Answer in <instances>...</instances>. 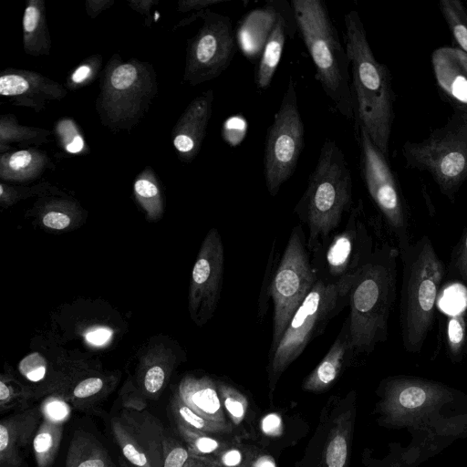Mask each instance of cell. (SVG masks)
<instances>
[{
	"mask_svg": "<svg viewBox=\"0 0 467 467\" xmlns=\"http://www.w3.org/2000/svg\"><path fill=\"white\" fill-rule=\"evenodd\" d=\"M344 25L355 123L367 130L373 143L389 158L396 99L389 69L374 56L358 11L348 12Z\"/></svg>",
	"mask_w": 467,
	"mask_h": 467,
	"instance_id": "cell-1",
	"label": "cell"
},
{
	"mask_svg": "<svg viewBox=\"0 0 467 467\" xmlns=\"http://www.w3.org/2000/svg\"><path fill=\"white\" fill-rule=\"evenodd\" d=\"M398 247L377 246L356 275L349 293V330L355 354L370 353L388 337L389 318L396 300Z\"/></svg>",
	"mask_w": 467,
	"mask_h": 467,
	"instance_id": "cell-2",
	"label": "cell"
},
{
	"mask_svg": "<svg viewBox=\"0 0 467 467\" xmlns=\"http://www.w3.org/2000/svg\"><path fill=\"white\" fill-rule=\"evenodd\" d=\"M399 253L402 264L400 302L401 340L407 352L419 353L433 326L446 270L431 240L426 235Z\"/></svg>",
	"mask_w": 467,
	"mask_h": 467,
	"instance_id": "cell-3",
	"label": "cell"
},
{
	"mask_svg": "<svg viewBox=\"0 0 467 467\" xmlns=\"http://www.w3.org/2000/svg\"><path fill=\"white\" fill-rule=\"evenodd\" d=\"M353 182L350 168L336 140L327 139L321 146L317 164L296 213L308 227L309 252L326 241L351 210Z\"/></svg>",
	"mask_w": 467,
	"mask_h": 467,
	"instance_id": "cell-4",
	"label": "cell"
},
{
	"mask_svg": "<svg viewBox=\"0 0 467 467\" xmlns=\"http://www.w3.org/2000/svg\"><path fill=\"white\" fill-rule=\"evenodd\" d=\"M296 24L314 63L315 78L347 119H354L350 62L326 4L321 0L291 1Z\"/></svg>",
	"mask_w": 467,
	"mask_h": 467,
	"instance_id": "cell-5",
	"label": "cell"
},
{
	"mask_svg": "<svg viewBox=\"0 0 467 467\" xmlns=\"http://www.w3.org/2000/svg\"><path fill=\"white\" fill-rule=\"evenodd\" d=\"M406 167L428 172L451 202L467 182V115L452 112L446 124L421 141L404 142Z\"/></svg>",
	"mask_w": 467,
	"mask_h": 467,
	"instance_id": "cell-6",
	"label": "cell"
},
{
	"mask_svg": "<svg viewBox=\"0 0 467 467\" xmlns=\"http://www.w3.org/2000/svg\"><path fill=\"white\" fill-rule=\"evenodd\" d=\"M353 281L329 283L317 279L294 313L277 348L270 355L273 377L281 375L347 306Z\"/></svg>",
	"mask_w": 467,
	"mask_h": 467,
	"instance_id": "cell-7",
	"label": "cell"
},
{
	"mask_svg": "<svg viewBox=\"0 0 467 467\" xmlns=\"http://www.w3.org/2000/svg\"><path fill=\"white\" fill-rule=\"evenodd\" d=\"M359 169L367 191L398 243L399 252L411 244L410 209L397 174L367 130L355 123Z\"/></svg>",
	"mask_w": 467,
	"mask_h": 467,
	"instance_id": "cell-8",
	"label": "cell"
},
{
	"mask_svg": "<svg viewBox=\"0 0 467 467\" xmlns=\"http://www.w3.org/2000/svg\"><path fill=\"white\" fill-rule=\"evenodd\" d=\"M317 281L304 232L301 226H296L270 285L274 304L270 355L277 348L294 313Z\"/></svg>",
	"mask_w": 467,
	"mask_h": 467,
	"instance_id": "cell-9",
	"label": "cell"
},
{
	"mask_svg": "<svg viewBox=\"0 0 467 467\" xmlns=\"http://www.w3.org/2000/svg\"><path fill=\"white\" fill-rule=\"evenodd\" d=\"M304 146L305 126L297 103L296 83L291 76L265 136L264 177L271 196H275L294 174Z\"/></svg>",
	"mask_w": 467,
	"mask_h": 467,
	"instance_id": "cell-10",
	"label": "cell"
},
{
	"mask_svg": "<svg viewBox=\"0 0 467 467\" xmlns=\"http://www.w3.org/2000/svg\"><path fill=\"white\" fill-rule=\"evenodd\" d=\"M375 249L359 199L351 208L345 228L317 246L311 262L317 279L329 283L354 280Z\"/></svg>",
	"mask_w": 467,
	"mask_h": 467,
	"instance_id": "cell-11",
	"label": "cell"
},
{
	"mask_svg": "<svg viewBox=\"0 0 467 467\" xmlns=\"http://www.w3.org/2000/svg\"><path fill=\"white\" fill-rule=\"evenodd\" d=\"M223 263L221 235L213 228L202 242L192 272L189 309L198 326L206 324L215 312L222 290Z\"/></svg>",
	"mask_w": 467,
	"mask_h": 467,
	"instance_id": "cell-12",
	"label": "cell"
},
{
	"mask_svg": "<svg viewBox=\"0 0 467 467\" xmlns=\"http://www.w3.org/2000/svg\"><path fill=\"white\" fill-rule=\"evenodd\" d=\"M112 433L124 457L135 467H163L164 433L146 413L126 410L111 420Z\"/></svg>",
	"mask_w": 467,
	"mask_h": 467,
	"instance_id": "cell-13",
	"label": "cell"
},
{
	"mask_svg": "<svg viewBox=\"0 0 467 467\" xmlns=\"http://www.w3.org/2000/svg\"><path fill=\"white\" fill-rule=\"evenodd\" d=\"M194 47L196 69L202 78H213L230 66L235 54V36L229 16L211 14Z\"/></svg>",
	"mask_w": 467,
	"mask_h": 467,
	"instance_id": "cell-14",
	"label": "cell"
},
{
	"mask_svg": "<svg viewBox=\"0 0 467 467\" xmlns=\"http://www.w3.org/2000/svg\"><path fill=\"white\" fill-rule=\"evenodd\" d=\"M431 66L441 96L453 112L467 115V55L455 47H441L432 52Z\"/></svg>",
	"mask_w": 467,
	"mask_h": 467,
	"instance_id": "cell-15",
	"label": "cell"
},
{
	"mask_svg": "<svg viewBox=\"0 0 467 467\" xmlns=\"http://www.w3.org/2000/svg\"><path fill=\"white\" fill-rule=\"evenodd\" d=\"M354 354L348 317L326 356L304 381L303 389L317 392L329 388Z\"/></svg>",
	"mask_w": 467,
	"mask_h": 467,
	"instance_id": "cell-16",
	"label": "cell"
},
{
	"mask_svg": "<svg viewBox=\"0 0 467 467\" xmlns=\"http://www.w3.org/2000/svg\"><path fill=\"white\" fill-rule=\"evenodd\" d=\"M178 395L201 417L213 422L228 424L217 385L210 378L192 376L184 378L180 383Z\"/></svg>",
	"mask_w": 467,
	"mask_h": 467,
	"instance_id": "cell-17",
	"label": "cell"
},
{
	"mask_svg": "<svg viewBox=\"0 0 467 467\" xmlns=\"http://www.w3.org/2000/svg\"><path fill=\"white\" fill-rule=\"evenodd\" d=\"M36 410L3 420L0 424V467H16L22 462L26 447L36 427Z\"/></svg>",
	"mask_w": 467,
	"mask_h": 467,
	"instance_id": "cell-18",
	"label": "cell"
},
{
	"mask_svg": "<svg viewBox=\"0 0 467 467\" xmlns=\"http://www.w3.org/2000/svg\"><path fill=\"white\" fill-rule=\"evenodd\" d=\"M287 24L280 12L265 43L255 71V84L260 89H266L273 79L281 61L285 41Z\"/></svg>",
	"mask_w": 467,
	"mask_h": 467,
	"instance_id": "cell-19",
	"label": "cell"
},
{
	"mask_svg": "<svg viewBox=\"0 0 467 467\" xmlns=\"http://www.w3.org/2000/svg\"><path fill=\"white\" fill-rule=\"evenodd\" d=\"M66 467H115L106 449L92 435L77 431L71 440Z\"/></svg>",
	"mask_w": 467,
	"mask_h": 467,
	"instance_id": "cell-20",
	"label": "cell"
},
{
	"mask_svg": "<svg viewBox=\"0 0 467 467\" xmlns=\"http://www.w3.org/2000/svg\"><path fill=\"white\" fill-rule=\"evenodd\" d=\"M63 425L44 419L33 440L37 467H50L58 451Z\"/></svg>",
	"mask_w": 467,
	"mask_h": 467,
	"instance_id": "cell-21",
	"label": "cell"
},
{
	"mask_svg": "<svg viewBox=\"0 0 467 467\" xmlns=\"http://www.w3.org/2000/svg\"><path fill=\"white\" fill-rule=\"evenodd\" d=\"M350 420L348 413L341 414L335 421L325 451L327 467H346L348 451Z\"/></svg>",
	"mask_w": 467,
	"mask_h": 467,
	"instance_id": "cell-22",
	"label": "cell"
},
{
	"mask_svg": "<svg viewBox=\"0 0 467 467\" xmlns=\"http://www.w3.org/2000/svg\"><path fill=\"white\" fill-rule=\"evenodd\" d=\"M439 9L451 35L455 47L467 55V9L459 0H441Z\"/></svg>",
	"mask_w": 467,
	"mask_h": 467,
	"instance_id": "cell-23",
	"label": "cell"
},
{
	"mask_svg": "<svg viewBox=\"0 0 467 467\" xmlns=\"http://www.w3.org/2000/svg\"><path fill=\"white\" fill-rule=\"evenodd\" d=\"M444 341L451 359L460 361L467 351V315L465 311L446 316Z\"/></svg>",
	"mask_w": 467,
	"mask_h": 467,
	"instance_id": "cell-24",
	"label": "cell"
},
{
	"mask_svg": "<svg viewBox=\"0 0 467 467\" xmlns=\"http://www.w3.org/2000/svg\"><path fill=\"white\" fill-rule=\"evenodd\" d=\"M171 407L177 424L187 429L206 434L226 433L232 430L230 424L213 422L198 415L181 400L178 393L174 395Z\"/></svg>",
	"mask_w": 467,
	"mask_h": 467,
	"instance_id": "cell-25",
	"label": "cell"
},
{
	"mask_svg": "<svg viewBox=\"0 0 467 467\" xmlns=\"http://www.w3.org/2000/svg\"><path fill=\"white\" fill-rule=\"evenodd\" d=\"M216 385L222 404L232 421L235 425L240 424L247 410L248 402L246 398L238 389L227 383L218 382Z\"/></svg>",
	"mask_w": 467,
	"mask_h": 467,
	"instance_id": "cell-26",
	"label": "cell"
},
{
	"mask_svg": "<svg viewBox=\"0 0 467 467\" xmlns=\"http://www.w3.org/2000/svg\"><path fill=\"white\" fill-rule=\"evenodd\" d=\"M178 431L188 445L189 451L194 454H210L218 451L222 444L206 433L192 431L177 424Z\"/></svg>",
	"mask_w": 467,
	"mask_h": 467,
	"instance_id": "cell-27",
	"label": "cell"
},
{
	"mask_svg": "<svg viewBox=\"0 0 467 467\" xmlns=\"http://www.w3.org/2000/svg\"><path fill=\"white\" fill-rule=\"evenodd\" d=\"M448 273L467 285V225L451 252Z\"/></svg>",
	"mask_w": 467,
	"mask_h": 467,
	"instance_id": "cell-28",
	"label": "cell"
},
{
	"mask_svg": "<svg viewBox=\"0 0 467 467\" xmlns=\"http://www.w3.org/2000/svg\"><path fill=\"white\" fill-rule=\"evenodd\" d=\"M163 467H184L189 460V451L178 441L164 438Z\"/></svg>",
	"mask_w": 467,
	"mask_h": 467,
	"instance_id": "cell-29",
	"label": "cell"
},
{
	"mask_svg": "<svg viewBox=\"0 0 467 467\" xmlns=\"http://www.w3.org/2000/svg\"><path fill=\"white\" fill-rule=\"evenodd\" d=\"M42 411L45 419L56 423H63L70 413L68 405L57 399H51L46 401Z\"/></svg>",
	"mask_w": 467,
	"mask_h": 467,
	"instance_id": "cell-30",
	"label": "cell"
},
{
	"mask_svg": "<svg viewBox=\"0 0 467 467\" xmlns=\"http://www.w3.org/2000/svg\"><path fill=\"white\" fill-rule=\"evenodd\" d=\"M137 78V69L134 66L126 64L115 68L110 81L114 88L123 90L130 87Z\"/></svg>",
	"mask_w": 467,
	"mask_h": 467,
	"instance_id": "cell-31",
	"label": "cell"
},
{
	"mask_svg": "<svg viewBox=\"0 0 467 467\" xmlns=\"http://www.w3.org/2000/svg\"><path fill=\"white\" fill-rule=\"evenodd\" d=\"M166 372L161 366H152L144 374L143 388L149 394L158 393L163 387Z\"/></svg>",
	"mask_w": 467,
	"mask_h": 467,
	"instance_id": "cell-32",
	"label": "cell"
},
{
	"mask_svg": "<svg viewBox=\"0 0 467 467\" xmlns=\"http://www.w3.org/2000/svg\"><path fill=\"white\" fill-rule=\"evenodd\" d=\"M28 87V82L18 75H5L0 78V93L3 96L22 94Z\"/></svg>",
	"mask_w": 467,
	"mask_h": 467,
	"instance_id": "cell-33",
	"label": "cell"
},
{
	"mask_svg": "<svg viewBox=\"0 0 467 467\" xmlns=\"http://www.w3.org/2000/svg\"><path fill=\"white\" fill-rule=\"evenodd\" d=\"M100 378H88L80 381L74 389L73 395L78 399H85L99 393L103 388Z\"/></svg>",
	"mask_w": 467,
	"mask_h": 467,
	"instance_id": "cell-34",
	"label": "cell"
},
{
	"mask_svg": "<svg viewBox=\"0 0 467 467\" xmlns=\"http://www.w3.org/2000/svg\"><path fill=\"white\" fill-rule=\"evenodd\" d=\"M261 428L263 432L268 436H280L282 433V419L276 413L267 414L261 421Z\"/></svg>",
	"mask_w": 467,
	"mask_h": 467,
	"instance_id": "cell-35",
	"label": "cell"
},
{
	"mask_svg": "<svg viewBox=\"0 0 467 467\" xmlns=\"http://www.w3.org/2000/svg\"><path fill=\"white\" fill-rule=\"evenodd\" d=\"M42 222L50 229L63 230L70 224V218L63 213L49 212L44 215Z\"/></svg>",
	"mask_w": 467,
	"mask_h": 467,
	"instance_id": "cell-36",
	"label": "cell"
},
{
	"mask_svg": "<svg viewBox=\"0 0 467 467\" xmlns=\"http://www.w3.org/2000/svg\"><path fill=\"white\" fill-rule=\"evenodd\" d=\"M111 334L112 331L110 329L106 327H99L87 333L86 338L89 343L100 346L110 338Z\"/></svg>",
	"mask_w": 467,
	"mask_h": 467,
	"instance_id": "cell-37",
	"label": "cell"
},
{
	"mask_svg": "<svg viewBox=\"0 0 467 467\" xmlns=\"http://www.w3.org/2000/svg\"><path fill=\"white\" fill-rule=\"evenodd\" d=\"M135 192L143 198H152L158 194V189L155 184L147 180H139L134 185Z\"/></svg>",
	"mask_w": 467,
	"mask_h": 467,
	"instance_id": "cell-38",
	"label": "cell"
},
{
	"mask_svg": "<svg viewBox=\"0 0 467 467\" xmlns=\"http://www.w3.org/2000/svg\"><path fill=\"white\" fill-rule=\"evenodd\" d=\"M31 158L26 150L16 151L10 157L9 166L15 171L22 170L30 163Z\"/></svg>",
	"mask_w": 467,
	"mask_h": 467,
	"instance_id": "cell-39",
	"label": "cell"
},
{
	"mask_svg": "<svg viewBox=\"0 0 467 467\" xmlns=\"http://www.w3.org/2000/svg\"><path fill=\"white\" fill-rule=\"evenodd\" d=\"M21 371L26 375V377L31 381H39L42 379L46 373L45 365L39 363L36 366H32L31 364L21 365Z\"/></svg>",
	"mask_w": 467,
	"mask_h": 467,
	"instance_id": "cell-40",
	"label": "cell"
},
{
	"mask_svg": "<svg viewBox=\"0 0 467 467\" xmlns=\"http://www.w3.org/2000/svg\"><path fill=\"white\" fill-rule=\"evenodd\" d=\"M39 11L35 6H28L24 16V29L26 32H33L38 23Z\"/></svg>",
	"mask_w": 467,
	"mask_h": 467,
	"instance_id": "cell-41",
	"label": "cell"
},
{
	"mask_svg": "<svg viewBox=\"0 0 467 467\" xmlns=\"http://www.w3.org/2000/svg\"><path fill=\"white\" fill-rule=\"evenodd\" d=\"M243 456L239 450L231 449L221 455L220 462L225 467H236L242 462Z\"/></svg>",
	"mask_w": 467,
	"mask_h": 467,
	"instance_id": "cell-42",
	"label": "cell"
},
{
	"mask_svg": "<svg viewBox=\"0 0 467 467\" xmlns=\"http://www.w3.org/2000/svg\"><path fill=\"white\" fill-rule=\"evenodd\" d=\"M175 148L183 153H190L196 148L194 140L185 134H179L173 140Z\"/></svg>",
	"mask_w": 467,
	"mask_h": 467,
	"instance_id": "cell-43",
	"label": "cell"
},
{
	"mask_svg": "<svg viewBox=\"0 0 467 467\" xmlns=\"http://www.w3.org/2000/svg\"><path fill=\"white\" fill-rule=\"evenodd\" d=\"M12 398L10 388L5 383L4 380L0 382V402L4 407L5 403L9 402Z\"/></svg>",
	"mask_w": 467,
	"mask_h": 467,
	"instance_id": "cell-44",
	"label": "cell"
},
{
	"mask_svg": "<svg viewBox=\"0 0 467 467\" xmlns=\"http://www.w3.org/2000/svg\"><path fill=\"white\" fill-rule=\"evenodd\" d=\"M90 73V68L88 66L79 67L72 75V80L76 83L83 81Z\"/></svg>",
	"mask_w": 467,
	"mask_h": 467,
	"instance_id": "cell-45",
	"label": "cell"
},
{
	"mask_svg": "<svg viewBox=\"0 0 467 467\" xmlns=\"http://www.w3.org/2000/svg\"><path fill=\"white\" fill-rule=\"evenodd\" d=\"M84 141L81 137L76 136L73 140L67 145V150L71 153H77L83 149Z\"/></svg>",
	"mask_w": 467,
	"mask_h": 467,
	"instance_id": "cell-46",
	"label": "cell"
},
{
	"mask_svg": "<svg viewBox=\"0 0 467 467\" xmlns=\"http://www.w3.org/2000/svg\"><path fill=\"white\" fill-rule=\"evenodd\" d=\"M254 467H275V463L271 456L263 455L255 461Z\"/></svg>",
	"mask_w": 467,
	"mask_h": 467,
	"instance_id": "cell-47",
	"label": "cell"
},
{
	"mask_svg": "<svg viewBox=\"0 0 467 467\" xmlns=\"http://www.w3.org/2000/svg\"><path fill=\"white\" fill-rule=\"evenodd\" d=\"M184 467H204L202 463L195 459H189Z\"/></svg>",
	"mask_w": 467,
	"mask_h": 467,
	"instance_id": "cell-48",
	"label": "cell"
},
{
	"mask_svg": "<svg viewBox=\"0 0 467 467\" xmlns=\"http://www.w3.org/2000/svg\"><path fill=\"white\" fill-rule=\"evenodd\" d=\"M465 6H466V9H467V1H466V5Z\"/></svg>",
	"mask_w": 467,
	"mask_h": 467,
	"instance_id": "cell-49",
	"label": "cell"
}]
</instances>
